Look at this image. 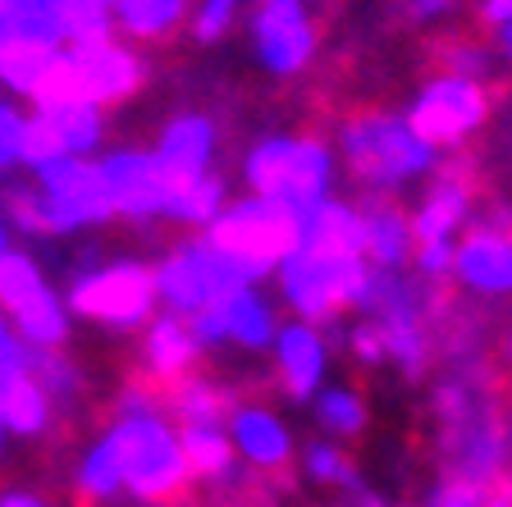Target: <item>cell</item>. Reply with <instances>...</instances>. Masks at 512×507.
<instances>
[{
	"label": "cell",
	"mask_w": 512,
	"mask_h": 507,
	"mask_svg": "<svg viewBox=\"0 0 512 507\" xmlns=\"http://www.w3.org/2000/svg\"><path fill=\"white\" fill-rule=\"evenodd\" d=\"M0 507H55V503L42 494H28V489H5V494H0Z\"/></svg>",
	"instance_id": "obj_10"
},
{
	"label": "cell",
	"mask_w": 512,
	"mask_h": 507,
	"mask_svg": "<svg viewBox=\"0 0 512 507\" xmlns=\"http://www.w3.org/2000/svg\"><path fill=\"white\" fill-rule=\"evenodd\" d=\"M23 124H28V115L10 96H0V174L23 169Z\"/></svg>",
	"instance_id": "obj_8"
},
{
	"label": "cell",
	"mask_w": 512,
	"mask_h": 507,
	"mask_svg": "<svg viewBox=\"0 0 512 507\" xmlns=\"http://www.w3.org/2000/svg\"><path fill=\"white\" fill-rule=\"evenodd\" d=\"M28 179L37 183V192H42L46 206H51L60 238L83 233V229H106V224H115V201H110L106 174H101V160L60 156V160H51V165L32 169Z\"/></svg>",
	"instance_id": "obj_3"
},
{
	"label": "cell",
	"mask_w": 512,
	"mask_h": 507,
	"mask_svg": "<svg viewBox=\"0 0 512 507\" xmlns=\"http://www.w3.org/2000/svg\"><path fill=\"white\" fill-rule=\"evenodd\" d=\"M0 311L14 325V334L28 343V352H55L74 334L64 293L37 265V256L19 252V247L0 256Z\"/></svg>",
	"instance_id": "obj_2"
},
{
	"label": "cell",
	"mask_w": 512,
	"mask_h": 507,
	"mask_svg": "<svg viewBox=\"0 0 512 507\" xmlns=\"http://www.w3.org/2000/svg\"><path fill=\"white\" fill-rule=\"evenodd\" d=\"M0 211H5L10 229L23 233V238H60L51 206H46V197L37 192L32 179L28 183H5V192H0Z\"/></svg>",
	"instance_id": "obj_7"
},
{
	"label": "cell",
	"mask_w": 512,
	"mask_h": 507,
	"mask_svg": "<svg viewBox=\"0 0 512 507\" xmlns=\"http://www.w3.org/2000/svg\"><path fill=\"white\" fill-rule=\"evenodd\" d=\"M5 252H14V229H10V220H5V211H0V256Z\"/></svg>",
	"instance_id": "obj_11"
},
{
	"label": "cell",
	"mask_w": 512,
	"mask_h": 507,
	"mask_svg": "<svg viewBox=\"0 0 512 507\" xmlns=\"http://www.w3.org/2000/svg\"><path fill=\"white\" fill-rule=\"evenodd\" d=\"M37 115H42V124L51 128L60 156L96 160L101 142H106V110L83 106V101H64V106H42Z\"/></svg>",
	"instance_id": "obj_6"
},
{
	"label": "cell",
	"mask_w": 512,
	"mask_h": 507,
	"mask_svg": "<svg viewBox=\"0 0 512 507\" xmlns=\"http://www.w3.org/2000/svg\"><path fill=\"white\" fill-rule=\"evenodd\" d=\"M64 307L69 316L106 334H142L147 320L160 311L156 265L142 256H106L96 265H83L64 288Z\"/></svg>",
	"instance_id": "obj_1"
},
{
	"label": "cell",
	"mask_w": 512,
	"mask_h": 507,
	"mask_svg": "<svg viewBox=\"0 0 512 507\" xmlns=\"http://www.w3.org/2000/svg\"><path fill=\"white\" fill-rule=\"evenodd\" d=\"M0 444H5V421H0Z\"/></svg>",
	"instance_id": "obj_12"
},
{
	"label": "cell",
	"mask_w": 512,
	"mask_h": 507,
	"mask_svg": "<svg viewBox=\"0 0 512 507\" xmlns=\"http://www.w3.org/2000/svg\"><path fill=\"white\" fill-rule=\"evenodd\" d=\"M197 0H110V32L128 46H165L188 32Z\"/></svg>",
	"instance_id": "obj_4"
},
{
	"label": "cell",
	"mask_w": 512,
	"mask_h": 507,
	"mask_svg": "<svg viewBox=\"0 0 512 507\" xmlns=\"http://www.w3.org/2000/svg\"><path fill=\"white\" fill-rule=\"evenodd\" d=\"M28 361H32L28 343L14 334V325L5 320V311H0V380H10V375L28 370Z\"/></svg>",
	"instance_id": "obj_9"
},
{
	"label": "cell",
	"mask_w": 512,
	"mask_h": 507,
	"mask_svg": "<svg viewBox=\"0 0 512 507\" xmlns=\"http://www.w3.org/2000/svg\"><path fill=\"white\" fill-rule=\"evenodd\" d=\"M0 421H5V434H14V439H37V434L51 430L55 402L37 384L32 370H19L10 380H0Z\"/></svg>",
	"instance_id": "obj_5"
}]
</instances>
